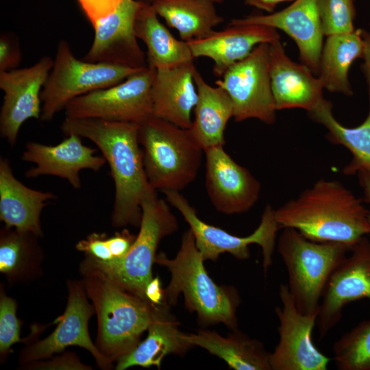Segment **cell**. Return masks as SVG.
I'll return each mask as SVG.
<instances>
[{
	"instance_id": "obj_1",
	"label": "cell",
	"mask_w": 370,
	"mask_h": 370,
	"mask_svg": "<svg viewBox=\"0 0 370 370\" xmlns=\"http://www.w3.org/2000/svg\"><path fill=\"white\" fill-rule=\"evenodd\" d=\"M139 126L134 123L69 117L61 125L65 135L76 134L90 140L109 164L115 187L111 215L114 227H139L142 203L157 194L145 171Z\"/></svg>"
},
{
	"instance_id": "obj_2",
	"label": "cell",
	"mask_w": 370,
	"mask_h": 370,
	"mask_svg": "<svg viewBox=\"0 0 370 370\" xmlns=\"http://www.w3.org/2000/svg\"><path fill=\"white\" fill-rule=\"evenodd\" d=\"M280 229H295L308 239L352 247L370 234L369 210L337 180L321 179L275 209Z\"/></svg>"
},
{
	"instance_id": "obj_3",
	"label": "cell",
	"mask_w": 370,
	"mask_h": 370,
	"mask_svg": "<svg viewBox=\"0 0 370 370\" xmlns=\"http://www.w3.org/2000/svg\"><path fill=\"white\" fill-rule=\"evenodd\" d=\"M204 262L190 229L183 234L174 258H169L164 252L157 254L155 263L165 267L171 273L170 282L164 289V301L174 306L182 294L185 307L190 312L197 313L201 325L222 323L232 330H236L240 295L232 286L217 284Z\"/></svg>"
},
{
	"instance_id": "obj_4",
	"label": "cell",
	"mask_w": 370,
	"mask_h": 370,
	"mask_svg": "<svg viewBox=\"0 0 370 370\" xmlns=\"http://www.w3.org/2000/svg\"><path fill=\"white\" fill-rule=\"evenodd\" d=\"M82 277L97 316L95 345L113 363L117 362L140 343L151 321L154 306L101 275Z\"/></svg>"
},
{
	"instance_id": "obj_5",
	"label": "cell",
	"mask_w": 370,
	"mask_h": 370,
	"mask_svg": "<svg viewBox=\"0 0 370 370\" xmlns=\"http://www.w3.org/2000/svg\"><path fill=\"white\" fill-rule=\"evenodd\" d=\"M140 230L127 256L119 262L104 263L86 256L81 275L97 274L145 300V290L153 278L152 267L160 241L179 228L175 216L157 194L141 204Z\"/></svg>"
},
{
	"instance_id": "obj_6",
	"label": "cell",
	"mask_w": 370,
	"mask_h": 370,
	"mask_svg": "<svg viewBox=\"0 0 370 370\" xmlns=\"http://www.w3.org/2000/svg\"><path fill=\"white\" fill-rule=\"evenodd\" d=\"M138 140L147 180L156 190L180 192L195 180L204 151L189 129L153 116L140 124Z\"/></svg>"
},
{
	"instance_id": "obj_7",
	"label": "cell",
	"mask_w": 370,
	"mask_h": 370,
	"mask_svg": "<svg viewBox=\"0 0 370 370\" xmlns=\"http://www.w3.org/2000/svg\"><path fill=\"white\" fill-rule=\"evenodd\" d=\"M350 249L340 243L312 241L295 229L283 228L278 251L287 270L289 291L301 313L318 314L328 280Z\"/></svg>"
},
{
	"instance_id": "obj_8",
	"label": "cell",
	"mask_w": 370,
	"mask_h": 370,
	"mask_svg": "<svg viewBox=\"0 0 370 370\" xmlns=\"http://www.w3.org/2000/svg\"><path fill=\"white\" fill-rule=\"evenodd\" d=\"M147 68V67H146ZM142 70L78 60L69 44L59 41L52 69L40 94V120L49 121L73 99L124 81Z\"/></svg>"
},
{
	"instance_id": "obj_9",
	"label": "cell",
	"mask_w": 370,
	"mask_h": 370,
	"mask_svg": "<svg viewBox=\"0 0 370 370\" xmlns=\"http://www.w3.org/2000/svg\"><path fill=\"white\" fill-rule=\"evenodd\" d=\"M162 193L167 202L180 212L188 224L204 261L217 260L224 253L230 254L238 260H246L250 256L249 246L257 244L262 249V266L267 273L273 263L276 234L280 229L275 219V209L271 205L265 206L260 222L253 233L247 236H238L203 221L180 191L165 190Z\"/></svg>"
},
{
	"instance_id": "obj_10",
	"label": "cell",
	"mask_w": 370,
	"mask_h": 370,
	"mask_svg": "<svg viewBox=\"0 0 370 370\" xmlns=\"http://www.w3.org/2000/svg\"><path fill=\"white\" fill-rule=\"evenodd\" d=\"M155 73L156 69L147 66L118 84L79 96L66 106V117L140 125L153 116L151 84Z\"/></svg>"
},
{
	"instance_id": "obj_11",
	"label": "cell",
	"mask_w": 370,
	"mask_h": 370,
	"mask_svg": "<svg viewBox=\"0 0 370 370\" xmlns=\"http://www.w3.org/2000/svg\"><path fill=\"white\" fill-rule=\"evenodd\" d=\"M269 61L270 45L260 44L215 82L231 97L235 121L256 119L267 125L275 123L277 110L271 89Z\"/></svg>"
},
{
	"instance_id": "obj_12",
	"label": "cell",
	"mask_w": 370,
	"mask_h": 370,
	"mask_svg": "<svg viewBox=\"0 0 370 370\" xmlns=\"http://www.w3.org/2000/svg\"><path fill=\"white\" fill-rule=\"evenodd\" d=\"M68 300L64 313L54 321L57 327L42 340H37L24 347L18 357L21 366L49 358L69 346L86 349L94 357L103 370L114 367L113 362L106 357L94 344L88 332V321L95 313L93 304L88 302L83 281L68 280Z\"/></svg>"
},
{
	"instance_id": "obj_13",
	"label": "cell",
	"mask_w": 370,
	"mask_h": 370,
	"mask_svg": "<svg viewBox=\"0 0 370 370\" xmlns=\"http://www.w3.org/2000/svg\"><path fill=\"white\" fill-rule=\"evenodd\" d=\"M281 307L275 308L279 320V342L270 356L271 370H326L330 358L322 354L312 341L318 314L301 313L287 284L279 289Z\"/></svg>"
},
{
	"instance_id": "obj_14",
	"label": "cell",
	"mask_w": 370,
	"mask_h": 370,
	"mask_svg": "<svg viewBox=\"0 0 370 370\" xmlns=\"http://www.w3.org/2000/svg\"><path fill=\"white\" fill-rule=\"evenodd\" d=\"M53 64L49 56H44L31 66L0 71V88L4 92L0 132L10 145L15 144L27 120L40 119V94Z\"/></svg>"
},
{
	"instance_id": "obj_15",
	"label": "cell",
	"mask_w": 370,
	"mask_h": 370,
	"mask_svg": "<svg viewBox=\"0 0 370 370\" xmlns=\"http://www.w3.org/2000/svg\"><path fill=\"white\" fill-rule=\"evenodd\" d=\"M330 276L324 291L317 321L323 338L341 320L343 308L354 301H370V241L362 237Z\"/></svg>"
},
{
	"instance_id": "obj_16",
	"label": "cell",
	"mask_w": 370,
	"mask_h": 370,
	"mask_svg": "<svg viewBox=\"0 0 370 370\" xmlns=\"http://www.w3.org/2000/svg\"><path fill=\"white\" fill-rule=\"evenodd\" d=\"M204 151L205 186L215 210L229 215L249 210L259 198L261 185L258 180L233 160L223 146Z\"/></svg>"
},
{
	"instance_id": "obj_17",
	"label": "cell",
	"mask_w": 370,
	"mask_h": 370,
	"mask_svg": "<svg viewBox=\"0 0 370 370\" xmlns=\"http://www.w3.org/2000/svg\"><path fill=\"white\" fill-rule=\"evenodd\" d=\"M143 3L121 0L116 10L94 27L93 42L82 60L134 69L147 67L134 31L135 18Z\"/></svg>"
},
{
	"instance_id": "obj_18",
	"label": "cell",
	"mask_w": 370,
	"mask_h": 370,
	"mask_svg": "<svg viewBox=\"0 0 370 370\" xmlns=\"http://www.w3.org/2000/svg\"><path fill=\"white\" fill-rule=\"evenodd\" d=\"M240 25H260L283 31L296 43L301 63L319 75L324 35L318 0H295L280 11L233 18L230 23Z\"/></svg>"
},
{
	"instance_id": "obj_19",
	"label": "cell",
	"mask_w": 370,
	"mask_h": 370,
	"mask_svg": "<svg viewBox=\"0 0 370 370\" xmlns=\"http://www.w3.org/2000/svg\"><path fill=\"white\" fill-rule=\"evenodd\" d=\"M76 134L68 137L56 145H46L29 142L26 145L22 160L36 166L25 173L34 178L53 175L66 180L76 189L81 186L79 172L83 169L99 171L106 162L103 156L95 155V149L84 145Z\"/></svg>"
},
{
	"instance_id": "obj_20",
	"label": "cell",
	"mask_w": 370,
	"mask_h": 370,
	"mask_svg": "<svg viewBox=\"0 0 370 370\" xmlns=\"http://www.w3.org/2000/svg\"><path fill=\"white\" fill-rule=\"evenodd\" d=\"M280 40L277 29L260 25H230L206 36L187 41L194 58L206 57L214 62L212 72L221 77L236 62L243 60L260 44Z\"/></svg>"
},
{
	"instance_id": "obj_21",
	"label": "cell",
	"mask_w": 370,
	"mask_h": 370,
	"mask_svg": "<svg viewBox=\"0 0 370 370\" xmlns=\"http://www.w3.org/2000/svg\"><path fill=\"white\" fill-rule=\"evenodd\" d=\"M269 45L270 78L276 110L310 111L324 99L320 79L304 64L293 61L280 40Z\"/></svg>"
},
{
	"instance_id": "obj_22",
	"label": "cell",
	"mask_w": 370,
	"mask_h": 370,
	"mask_svg": "<svg viewBox=\"0 0 370 370\" xmlns=\"http://www.w3.org/2000/svg\"><path fill=\"white\" fill-rule=\"evenodd\" d=\"M193 61L156 69L151 84L153 116L189 129L198 94Z\"/></svg>"
},
{
	"instance_id": "obj_23",
	"label": "cell",
	"mask_w": 370,
	"mask_h": 370,
	"mask_svg": "<svg viewBox=\"0 0 370 370\" xmlns=\"http://www.w3.org/2000/svg\"><path fill=\"white\" fill-rule=\"evenodd\" d=\"M147 338L115 366L125 370L134 366L160 369L164 358L169 354L184 355L193 347L179 329V323L170 312V306L163 301L154 306Z\"/></svg>"
},
{
	"instance_id": "obj_24",
	"label": "cell",
	"mask_w": 370,
	"mask_h": 370,
	"mask_svg": "<svg viewBox=\"0 0 370 370\" xmlns=\"http://www.w3.org/2000/svg\"><path fill=\"white\" fill-rule=\"evenodd\" d=\"M56 198L49 192L32 189L13 175L7 159L0 160V219L5 226L43 235L40 214L47 201Z\"/></svg>"
},
{
	"instance_id": "obj_25",
	"label": "cell",
	"mask_w": 370,
	"mask_h": 370,
	"mask_svg": "<svg viewBox=\"0 0 370 370\" xmlns=\"http://www.w3.org/2000/svg\"><path fill=\"white\" fill-rule=\"evenodd\" d=\"M194 80L198 98L189 130L204 150L223 147L226 125L234 116L232 100L223 88L208 84L197 69Z\"/></svg>"
},
{
	"instance_id": "obj_26",
	"label": "cell",
	"mask_w": 370,
	"mask_h": 370,
	"mask_svg": "<svg viewBox=\"0 0 370 370\" xmlns=\"http://www.w3.org/2000/svg\"><path fill=\"white\" fill-rule=\"evenodd\" d=\"M192 346L200 347L226 362L235 370H271V353L263 343L238 329L227 336L208 330L184 334Z\"/></svg>"
},
{
	"instance_id": "obj_27",
	"label": "cell",
	"mask_w": 370,
	"mask_h": 370,
	"mask_svg": "<svg viewBox=\"0 0 370 370\" xmlns=\"http://www.w3.org/2000/svg\"><path fill=\"white\" fill-rule=\"evenodd\" d=\"M362 29L327 36L321 50L318 75L324 89L353 95L348 73L354 61L364 57Z\"/></svg>"
},
{
	"instance_id": "obj_28",
	"label": "cell",
	"mask_w": 370,
	"mask_h": 370,
	"mask_svg": "<svg viewBox=\"0 0 370 370\" xmlns=\"http://www.w3.org/2000/svg\"><path fill=\"white\" fill-rule=\"evenodd\" d=\"M134 31L147 48V65L151 69L175 66L195 59L187 42L172 35L150 3H143L135 18Z\"/></svg>"
},
{
	"instance_id": "obj_29",
	"label": "cell",
	"mask_w": 370,
	"mask_h": 370,
	"mask_svg": "<svg viewBox=\"0 0 370 370\" xmlns=\"http://www.w3.org/2000/svg\"><path fill=\"white\" fill-rule=\"evenodd\" d=\"M36 235L4 225L0 230V272L10 285L42 274V249Z\"/></svg>"
},
{
	"instance_id": "obj_30",
	"label": "cell",
	"mask_w": 370,
	"mask_h": 370,
	"mask_svg": "<svg viewBox=\"0 0 370 370\" xmlns=\"http://www.w3.org/2000/svg\"><path fill=\"white\" fill-rule=\"evenodd\" d=\"M308 113L312 121L326 129L328 141L345 147L352 153V159L343 170L345 175L370 173V101L366 119L355 127L341 124L332 114L331 102L325 99Z\"/></svg>"
},
{
	"instance_id": "obj_31",
	"label": "cell",
	"mask_w": 370,
	"mask_h": 370,
	"mask_svg": "<svg viewBox=\"0 0 370 370\" xmlns=\"http://www.w3.org/2000/svg\"><path fill=\"white\" fill-rule=\"evenodd\" d=\"M212 0H153L150 4L184 41L202 38L224 21Z\"/></svg>"
},
{
	"instance_id": "obj_32",
	"label": "cell",
	"mask_w": 370,
	"mask_h": 370,
	"mask_svg": "<svg viewBox=\"0 0 370 370\" xmlns=\"http://www.w3.org/2000/svg\"><path fill=\"white\" fill-rule=\"evenodd\" d=\"M332 352L339 370H370V319L345 333Z\"/></svg>"
},
{
	"instance_id": "obj_33",
	"label": "cell",
	"mask_w": 370,
	"mask_h": 370,
	"mask_svg": "<svg viewBox=\"0 0 370 370\" xmlns=\"http://www.w3.org/2000/svg\"><path fill=\"white\" fill-rule=\"evenodd\" d=\"M323 35L345 34L355 29L356 8L354 0H318Z\"/></svg>"
},
{
	"instance_id": "obj_34",
	"label": "cell",
	"mask_w": 370,
	"mask_h": 370,
	"mask_svg": "<svg viewBox=\"0 0 370 370\" xmlns=\"http://www.w3.org/2000/svg\"><path fill=\"white\" fill-rule=\"evenodd\" d=\"M17 304L8 296L3 284L0 286V357L3 362L14 344L22 341L20 338L21 321L16 316Z\"/></svg>"
},
{
	"instance_id": "obj_35",
	"label": "cell",
	"mask_w": 370,
	"mask_h": 370,
	"mask_svg": "<svg viewBox=\"0 0 370 370\" xmlns=\"http://www.w3.org/2000/svg\"><path fill=\"white\" fill-rule=\"evenodd\" d=\"M49 360H40L27 363L24 369L34 370H90L91 366L83 364L79 357L73 352H66L60 356L50 357Z\"/></svg>"
},
{
	"instance_id": "obj_36",
	"label": "cell",
	"mask_w": 370,
	"mask_h": 370,
	"mask_svg": "<svg viewBox=\"0 0 370 370\" xmlns=\"http://www.w3.org/2000/svg\"><path fill=\"white\" fill-rule=\"evenodd\" d=\"M108 236L105 233L93 232L85 239L79 241L75 248L86 256L102 262H112L114 259L108 245Z\"/></svg>"
},
{
	"instance_id": "obj_37",
	"label": "cell",
	"mask_w": 370,
	"mask_h": 370,
	"mask_svg": "<svg viewBox=\"0 0 370 370\" xmlns=\"http://www.w3.org/2000/svg\"><path fill=\"white\" fill-rule=\"evenodd\" d=\"M93 28L112 14L121 0H77Z\"/></svg>"
},
{
	"instance_id": "obj_38",
	"label": "cell",
	"mask_w": 370,
	"mask_h": 370,
	"mask_svg": "<svg viewBox=\"0 0 370 370\" xmlns=\"http://www.w3.org/2000/svg\"><path fill=\"white\" fill-rule=\"evenodd\" d=\"M21 59L18 42L8 33H3L0 36V71L16 69Z\"/></svg>"
},
{
	"instance_id": "obj_39",
	"label": "cell",
	"mask_w": 370,
	"mask_h": 370,
	"mask_svg": "<svg viewBox=\"0 0 370 370\" xmlns=\"http://www.w3.org/2000/svg\"><path fill=\"white\" fill-rule=\"evenodd\" d=\"M136 237V235L131 233L126 228L116 232L112 236H108V245L114 259L110 263L119 262L123 259L130 251Z\"/></svg>"
},
{
	"instance_id": "obj_40",
	"label": "cell",
	"mask_w": 370,
	"mask_h": 370,
	"mask_svg": "<svg viewBox=\"0 0 370 370\" xmlns=\"http://www.w3.org/2000/svg\"><path fill=\"white\" fill-rule=\"evenodd\" d=\"M145 297L153 306L161 304L164 301V289L158 277L153 278L146 287Z\"/></svg>"
},
{
	"instance_id": "obj_41",
	"label": "cell",
	"mask_w": 370,
	"mask_h": 370,
	"mask_svg": "<svg viewBox=\"0 0 370 370\" xmlns=\"http://www.w3.org/2000/svg\"><path fill=\"white\" fill-rule=\"evenodd\" d=\"M362 36L365 40V49L362 58L363 63L361 64L360 68L365 76L370 95V33L362 29Z\"/></svg>"
},
{
	"instance_id": "obj_42",
	"label": "cell",
	"mask_w": 370,
	"mask_h": 370,
	"mask_svg": "<svg viewBox=\"0 0 370 370\" xmlns=\"http://www.w3.org/2000/svg\"><path fill=\"white\" fill-rule=\"evenodd\" d=\"M290 1L293 0H244V2L246 5L271 13L278 4Z\"/></svg>"
},
{
	"instance_id": "obj_43",
	"label": "cell",
	"mask_w": 370,
	"mask_h": 370,
	"mask_svg": "<svg viewBox=\"0 0 370 370\" xmlns=\"http://www.w3.org/2000/svg\"><path fill=\"white\" fill-rule=\"evenodd\" d=\"M356 175H358L360 185L363 189L365 199L370 205V173L360 171Z\"/></svg>"
},
{
	"instance_id": "obj_44",
	"label": "cell",
	"mask_w": 370,
	"mask_h": 370,
	"mask_svg": "<svg viewBox=\"0 0 370 370\" xmlns=\"http://www.w3.org/2000/svg\"><path fill=\"white\" fill-rule=\"evenodd\" d=\"M140 1L150 3L153 0H140ZM212 1H213L215 3H222L224 2L225 0H212Z\"/></svg>"
}]
</instances>
